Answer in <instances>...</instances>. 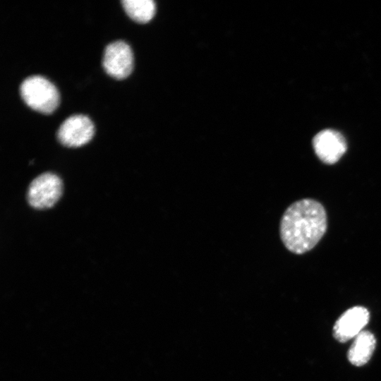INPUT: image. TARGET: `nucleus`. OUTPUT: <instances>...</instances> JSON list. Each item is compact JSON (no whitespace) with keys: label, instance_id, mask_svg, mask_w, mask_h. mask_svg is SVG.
I'll use <instances>...</instances> for the list:
<instances>
[{"label":"nucleus","instance_id":"nucleus-1","mask_svg":"<svg viewBox=\"0 0 381 381\" xmlns=\"http://www.w3.org/2000/svg\"><path fill=\"white\" fill-rule=\"evenodd\" d=\"M324 207L313 199H302L290 205L279 224L281 240L290 252L303 254L313 248L327 229Z\"/></svg>","mask_w":381,"mask_h":381},{"label":"nucleus","instance_id":"nucleus-2","mask_svg":"<svg viewBox=\"0 0 381 381\" xmlns=\"http://www.w3.org/2000/svg\"><path fill=\"white\" fill-rule=\"evenodd\" d=\"M20 94L29 107L44 114L52 113L59 102L56 87L41 75L26 78L20 85Z\"/></svg>","mask_w":381,"mask_h":381},{"label":"nucleus","instance_id":"nucleus-3","mask_svg":"<svg viewBox=\"0 0 381 381\" xmlns=\"http://www.w3.org/2000/svg\"><path fill=\"white\" fill-rule=\"evenodd\" d=\"M62 193V182L59 176L54 173H43L30 183L27 192L29 205L35 209H46L52 207Z\"/></svg>","mask_w":381,"mask_h":381},{"label":"nucleus","instance_id":"nucleus-4","mask_svg":"<svg viewBox=\"0 0 381 381\" xmlns=\"http://www.w3.org/2000/svg\"><path fill=\"white\" fill-rule=\"evenodd\" d=\"M102 66L112 78L119 80L126 78L133 67V55L130 46L121 40L109 44L104 51Z\"/></svg>","mask_w":381,"mask_h":381},{"label":"nucleus","instance_id":"nucleus-5","mask_svg":"<svg viewBox=\"0 0 381 381\" xmlns=\"http://www.w3.org/2000/svg\"><path fill=\"white\" fill-rule=\"evenodd\" d=\"M94 134L92 121L83 114L66 119L60 125L56 137L61 144L69 147L82 146L88 143Z\"/></svg>","mask_w":381,"mask_h":381},{"label":"nucleus","instance_id":"nucleus-6","mask_svg":"<svg viewBox=\"0 0 381 381\" xmlns=\"http://www.w3.org/2000/svg\"><path fill=\"white\" fill-rule=\"evenodd\" d=\"M313 147L318 157L327 164L337 162L347 149L344 136L331 129L317 133L313 139Z\"/></svg>","mask_w":381,"mask_h":381},{"label":"nucleus","instance_id":"nucleus-7","mask_svg":"<svg viewBox=\"0 0 381 381\" xmlns=\"http://www.w3.org/2000/svg\"><path fill=\"white\" fill-rule=\"evenodd\" d=\"M368 310L362 306H355L344 313L333 327V335L340 342L356 337L368 324Z\"/></svg>","mask_w":381,"mask_h":381},{"label":"nucleus","instance_id":"nucleus-8","mask_svg":"<svg viewBox=\"0 0 381 381\" xmlns=\"http://www.w3.org/2000/svg\"><path fill=\"white\" fill-rule=\"evenodd\" d=\"M375 344V338L371 332H361L349 349L347 357L349 362L356 366L365 365L371 358Z\"/></svg>","mask_w":381,"mask_h":381},{"label":"nucleus","instance_id":"nucleus-9","mask_svg":"<svg viewBox=\"0 0 381 381\" xmlns=\"http://www.w3.org/2000/svg\"><path fill=\"white\" fill-rule=\"evenodd\" d=\"M121 4L127 15L138 23L150 21L155 13V4L152 0H123Z\"/></svg>","mask_w":381,"mask_h":381}]
</instances>
